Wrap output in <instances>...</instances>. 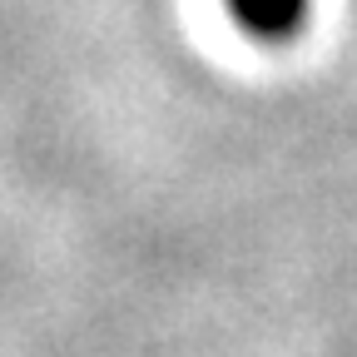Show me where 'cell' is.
Segmentation results:
<instances>
[{"label": "cell", "mask_w": 357, "mask_h": 357, "mask_svg": "<svg viewBox=\"0 0 357 357\" xmlns=\"http://www.w3.org/2000/svg\"><path fill=\"white\" fill-rule=\"evenodd\" d=\"M223 10L234 15V25L258 40V45H288L307 15H312V0H223Z\"/></svg>", "instance_id": "1"}]
</instances>
